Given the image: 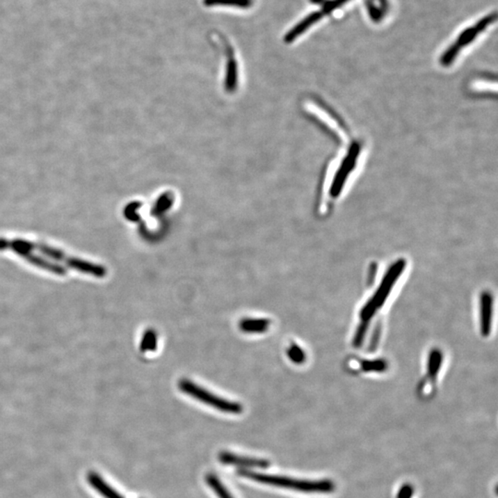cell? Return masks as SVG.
I'll list each match as a JSON object with an SVG mask.
<instances>
[{
  "label": "cell",
  "mask_w": 498,
  "mask_h": 498,
  "mask_svg": "<svg viewBox=\"0 0 498 498\" xmlns=\"http://www.w3.org/2000/svg\"><path fill=\"white\" fill-rule=\"evenodd\" d=\"M178 387L185 394L191 396L195 400L202 401V403L207 404L218 411L231 415H239L243 412L241 404L220 398L219 396L208 392L207 389H203L199 385L193 383L189 379H181L178 382Z\"/></svg>",
  "instance_id": "obj_5"
},
{
  "label": "cell",
  "mask_w": 498,
  "mask_h": 498,
  "mask_svg": "<svg viewBox=\"0 0 498 498\" xmlns=\"http://www.w3.org/2000/svg\"><path fill=\"white\" fill-rule=\"evenodd\" d=\"M364 152V143L353 138L344 151L330 162L325 171L321 188V207L330 209L344 194L358 172Z\"/></svg>",
  "instance_id": "obj_1"
},
{
  "label": "cell",
  "mask_w": 498,
  "mask_h": 498,
  "mask_svg": "<svg viewBox=\"0 0 498 498\" xmlns=\"http://www.w3.org/2000/svg\"><path fill=\"white\" fill-rule=\"evenodd\" d=\"M220 463L223 464H230V465H237L242 467H248V468H266L268 466L267 460H259V458H247L237 456L236 454L229 453V452H223L219 456Z\"/></svg>",
  "instance_id": "obj_7"
},
{
  "label": "cell",
  "mask_w": 498,
  "mask_h": 498,
  "mask_svg": "<svg viewBox=\"0 0 498 498\" xmlns=\"http://www.w3.org/2000/svg\"><path fill=\"white\" fill-rule=\"evenodd\" d=\"M207 7L214 6H234V7L248 8L251 7L253 0H203Z\"/></svg>",
  "instance_id": "obj_12"
},
{
  "label": "cell",
  "mask_w": 498,
  "mask_h": 498,
  "mask_svg": "<svg viewBox=\"0 0 498 498\" xmlns=\"http://www.w3.org/2000/svg\"><path fill=\"white\" fill-rule=\"evenodd\" d=\"M10 248H21L28 250H38L45 256L50 257L56 262H63L67 267L73 270L80 271L81 273L89 274L96 278H104L107 274L106 267L95 264V263L86 262V260L78 259V257L67 256L61 249L51 247L49 245L42 243L27 241L24 239L8 240L0 239V251L8 250Z\"/></svg>",
  "instance_id": "obj_2"
},
{
  "label": "cell",
  "mask_w": 498,
  "mask_h": 498,
  "mask_svg": "<svg viewBox=\"0 0 498 498\" xmlns=\"http://www.w3.org/2000/svg\"><path fill=\"white\" fill-rule=\"evenodd\" d=\"M157 347V335L154 330H148L144 333L143 341H141V352H154Z\"/></svg>",
  "instance_id": "obj_13"
},
{
  "label": "cell",
  "mask_w": 498,
  "mask_h": 498,
  "mask_svg": "<svg viewBox=\"0 0 498 498\" xmlns=\"http://www.w3.org/2000/svg\"><path fill=\"white\" fill-rule=\"evenodd\" d=\"M288 355L294 363H302L305 360L304 352H303L301 348L296 344L291 345V347L288 349Z\"/></svg>",
  "instance_id": "obj_14"
},
{
  "label": "cell",
  "mask_w": 498,
  "mask_h": 498,
  "mask_svg": "<svg viewBox=\"0 0 498 498\" xmlns=\"http://www.w3.org/2000/svg\"><path fill=\"white\" fill-rule=\"evenodd\" d=\"M206 482H207L209 488L214 490V493L219 498H234L232 495L229 493L227 488L223 485L219 478L215 476L214 474H208L206 477Z\"/></svg>",
  "instance_id": "obj_11"
},
{
  "label": "cell",
  "mask_w": 498,
  "mask_h": 498,
  "mask_svg": "<svg viewBox=\"0 0 498 498\" xmlns=\"http://www.w3.org/2000/svg\"><path fill=\"white\" fill-rule=\"evenodd\" d=\"M349 1L351 0H311V2L321 5L322 7L321 10L312 13L313 16L315 17L316 21L318 22L321 18H323L325 15H329V14L333 13V10L341 8L342 6H344Z\"/></svg>",
  "instance_id": "obj_10"
},
{
  "label": "cell",
  "mask_w": 498,
  "mask_h": 498,
  "mask_svg": "<svg viewBox=\"0 0 498 498\" xmlns=\"http://www.w3.org/2000/svg\"><path fill=\"white\" fill-rule=\"evenodd\" d=\"M496 19L497 13L488 14V15L481 18L472 26L466 28L463 33L458 35L456 40L452 42L441 55L440 58L441 66L445 69L451 67L457 61L463 50L465 49L468 45H471L481 33L488 29L489 25L493 24L496 22Z\"/></svg>",
  "instance_id": "obj_4"
},
{
  "label": "cell",
  "mask_w": 498,
  "mask_h": 498,
  "mask_svg": "<svg viewBox=\"0 0 498 498\" xmlns=\"http://www.w3.org/2000/svg\"><path fill=\"white\" fill-rule=\"evenodd\" d=\"M271 324L267 319H244L240 322L239 328L246 333H263L267 332Z\"/></svg>",
  "instance_id": "obj_9"
},
{
  "label": "cell",
  "mask_w": 498,
  "mask_h": 498,
  "mask_svg": "<svg viewBox=\"0 0 498 498\" xmlns=\"http://www.w3.org/2000/svg\"><path fill=\"white\" fill-rule=\"evenodd\" d=\"M240 474L243 477L256 481L257 483H264V485L291 489V490L304 492V493H330L334 490L333 483L328 480H299L294 479V478L277 476V475L259 474V472L250 471H241Z\"/></svg>",
  "instance_id": "obj_3"
},
{
  "label": "cell",
  "mask_w": 498,
  "mask_h": 498,
  "mask_svg": "<svg viewBox=\"0 0 498 498\" xmlns=\"http://www.w3.org/2000/svg\"><path fill=\"white\" fill-rule=\"evenodd\" d=\"M87 479L90 485L95 488L102 497L104 498H124L96 472H89Z\"/></svg>",
  "instance_id": "obj_8"
},
{
  "label": "cell",
  "mask_w": 498,
  "mask_h": 498,
  "mask_svg": "<svg viewBox=\"0 0 498 498\" xmlns=\"http://www.w3.org/2000/svg\"><path fill=\"white\" fill-rule=\"evenodd\" d=\"M8 250L13 251L14 253H16L18 256L26 260L30 264L42 268V270L47 271L48 273L56 274V275L58 276H64L67 274L66 268L62 267L61 265L58 264V263L49 262V260L45 259L41 256H38V255L31 253L28 249L10 248Z\"/></svg>",
  "instance_id": "obj_6"
}]
</instances>
